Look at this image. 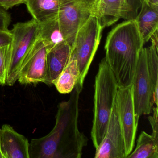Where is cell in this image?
Instances as JSON below:
<instances>
[{
  "label": "cell",
  "instance_id": "7a4b0ae2",
  "mask_svg": "<svg viewBox=\"0 0 158 158\" xmlns=\"http://www.w3.org/2000/svg\"><path fill=\"white\" fill-rule=\"evenodd\" d=\"M144 44L135 20L123 22L109 33L104 47L105 58L118 86L127 87L132 84Z\"/></svg>",
  "mask_w": 158,
  "mask_h": 158
},
{
  "label": "cell",
  "instance_id": "484cf974",
  "mask_svg": "<svg viewBox=\"0 0 158 158\" xmlns=\"http://www.w3.org/2000/svg\"><path fill=\"white\" fill-rule=\"evenodd\" d=\"M152 41V46H153L157 50H158V31H156L151 37Z\"/></svg>",
  "mask_w": 158,
  "mask_h": 158
},
{
  "label": "cell",
  "instance_id": "9c48e42d",
  "mask_svg": "<svg viewBox=\"0 0 158 158\" xmlns=\"http://www.w3.org/2000/svg\"><path fill=\"white\" fill-rule=\"evenodd\" d=\"M48 49L38 37L22 63L17 81L22 85L46 83Z\"/></svg>",
  "mask_w": 158,
  "mask_h": 158
},
{
  "label": "cell",
  "instance_id": "d6986e66",
  "mask_svg": "<svg viewBox=\"0 0 158 158\" xmlns=\"http://www.w3.org/2000/svg\"><path fill=\"white\" fill-rule=\"evenodd\" d=\"M148 72L152 85L153 103L158 107V50L153 46L145 48Z\"/></svg>",
  "mask_w": 158,
  "mask_h": 158
},
{
  "label": "cell",
  "instance_id": "2e32d148",
  "mask_svg": "<svg viewBox=\"0 0 158 158\" xmlns=\"http://www.w3.org/2000/svg\"><path fill=\"white\" fill-rule=\"evenodd\" d=\"M39 24V37L45 43L48 50L64 40L61 31L58 16Z\"/></svg>",
  "mask_w": 158,
  "mask_h": 158
},
{
  "label": "cell",
  "instance_id": "3957f363",
  "mask_svg": "<svg viewBox=\"0 0 158 158\" xmlns=\"http://www.w3.org/2000/svg\"><path fill=\"white\" fill-rule=\"evenodd\" d=\"M118 87L114 74L104 57L99 64L94 85L91 138L96 149L106 133Z\"/></svg>",
  "mask_w": 158,
  "mask_h": 158
},
{
  "label": "cell",
  "instance_id": "7c38bea8",
  "mask_svg": "<svg viewBox=\"0 0 158 158\" xmlns=\"http://www.w3.org/2000/svg\"><path fill=\"white\" fill-rule=\"evenodd\" d=\"M72 52V46L64 40L48 50L47 80L45 84L49 86L54 85L70 62Z\"/></svg>",
  "mask_w": 158,
  "mask_h": 158
},
{
  "label": "cell",
  "instance_id": "5b68a950",
  "mask_svg": "<svg viewBox=\"0 0 158 158\" xmlns=\"http://www.w3.org/2000/svg\"><path fill=\"white\" fill-rule=\"evenodd\" d=\"M12 34L6 85L13 86L18 80L23 61L39 37V24L32 19L13 25Z\"/></svg>",
  "mask_w": 158,
  "mask_h": 158
},
{
  "label": "cell",
  "instance_id": "44dd1931",
  "mask_svg": "<svg viewBox=\"0 0 158 158\" xmlns=\"http://www.w3.org/2000/svg\"><path fill=\"white\" fill-rule=\"evenodd\" d=\"M10 44L0 47V85H6Z\"/></svg>",
  "mask_w": 158,
  "mask_h": 158
},
{
  "label": "cell",
  "instance_id": "e0dca14e",
  "mask_svg": "<svg viewBox=\"0 0 158 158\" xmlns=\"http://www.w3.org/2000/svg\"><path fill=\"white\" fill-rule=\"evenodd\" d=\"M127 158H158V141L152 135L142 131L134 150Z\"/></svg>",
  "mask_w": 158,
  "mask_h": 158
},
{
  "label": "cell",
  "instance_id": "4fadbf2b",
  "mask_svg": "<svg viewBox=\"0 0 158 158\" xmlns=\"http://www.w3.org/2000/svg\"><path fill=\"white\" fill-rule=\"evenodd\" d=\"M135 20L144 43L148 42L158 31V5L151 4L144 0L140 11Z\"/></svg>",
  "mask_w": 158,
  "mask_h": 158
},
{
  "label": "cell",
  "instance_id": "ba28073f",
  "mask_svg": "<svg viewBox=\"0 0 158 158\" xmlns=\"http://www.w3.org/2000/svg\"><path fill=\"white\" fill-rule=\"evenodd\" d=\"M117 108L127 157L133 150L139 119L137 117L133 101V85L118 87Z\"/></svg>",
  "mask_w": 158,
  "mask_h": 158
},
{
  "label": "cell",
  "instance_id": "4316f807",
  "mask_svg": "<svg viewBox=\"0 0 158 158\" xmlns=\"http://www.w3.org/2000/svg\"><path fill=\"white\" fill-rule=\"evenodd\" d=\"M146 1L151 4L158 5V0H146Z\"/></svg>",
  "mask_w": 158,
  "mask_h": 158
},
{
  "label": "cell",
  "instance_id": "603a6c76",
  "mask_svg": "<svg viewBox=\"0 0 158 158\" xmlns=\"http://www.w3.org/2000/svg\"><path fill=\"white\" fill-rule=\"evenodd\" d=\"M11 21L10 15L6 10L0 8V30L9 31V27Z\"/></svg>",
  "mask_w": 158,
  "mask_h": 158
},
{
  "label": "cell",
  "instance_id": "7402d4cb",
  "mask_svg": "<svg viewBox=\"0 0 158 158\" xmlns=\"http://www.w3.org/2000/svg\"><path fill=\"white\" fill-rule=\"evenodd\" d=\"M153 114L149 116L148 121L152 128V135L156 140L158 141V107H153Z\"/></svg>",
  "mask_w": 158,
  "mask_h": 158
},
{
  "label": "cell",
  "instance_id": "ac0fdd59",
  "mask_svg": "<svg viewBox=\"0 0 158 158\" xmlns=\"http://www.w3.org/2000/svg\"><path fill=\"white\" fill-rule=\"evenodd\" d=\"M79 70L77 62L71 58L70 62L63 70L54 84L57 90L61 94H67L73 91L78 82Z\"/></svg>",
  "mask_w": 158,
  "mask_h": 158
},
{
  "label": "cell",
  "instance_id": "5bb4252c",
  "mask_svg": "<svg viewBox=\"0 0 158 158\" xmlns=\"http://www.w3.org/2000/svg\"><path fill=\"white\" fill-rule=\"evenodd\" d=\"M123 4V0H97L93 15L104 28L121 19Z\"/></svg>",
  "mask_w": 158,
  "mask_h": 158
},
{
  "label": "cell",
  "instance_id": "8fae6325",
  "mask_svg": "<svg viewBox=\"0 0 158 158\" xmlns=\"http://www.w3.org/2000/svg\"><path fill=\"white\" fill-rule=\"evenodd\" d=\"M0 144L4 158H30L28 139L10 125L0 128Z\"/></svg>",
  "mask_w": 158,
  "mask_h": 158
},
{
  "label": "cell",
  "instance_id": "277c9868",
  "mask_svg": "<svg viewBox=\"0 0 158 158\" xmlns=\"http://www.w3.org/2000/svg\"><path fill=\"white\" fill-rule=\"evenodd\" d=\"M103 27L96 15H91L78 29L72 45L71 58L77 62L79 78L77 85L83 87L100 42Z\"/></svg>",
  "mask_w": 158,
  "mask_h": 158
},
{
  "label": "cell",
  "instance_id": "9a60e30c",
  "mask_svg": "<svg viewBox=\"0 0 158 158\" xmlns=\"http://www.w3.org/2000/svg\"><path fill=\"white\" fill-rule=\"evenodd\" d=\"M60 0H25V4L33 19L38 23L58 16Z\"/></svg>",
  "mask_w": 158,
  "mask_h": 158
},
{
  "label": "cell",
  "instance_id": "d4e9b609",
  "mask_svg": "<svg viewBox=\"0 0 158 158\" xmlns=\"http://www.w3.org/2000/svg\"><path fill=\"white\" fill-rule=\"evenodd\" d=\"M12 39V37L10 31L0 30V47L10 44Z\"/></svg>",
  "mask_w": 158,
  "mask_h": 158
},
{
  "label": "cell",
  "instance_id": "83f0119b",
  "mask_svg": "<svg viewBox=\"0 0 158 158\" xmlns=\"http://www.w3.org/2000/svg\"><path fill=\"white\" fill-rule=\"evenodd\" d=\"M0 158H4L3 154H2V152L1 150V144H0Z\"/></svg>",
  "mask_w": 158,
  "mask_h": 158
},
{
  "label": "cell",
  "instance_id": "30bf717a",
  "mask_svg": "<svg viewBox=\"0 0 158 158\" xmlns=\"http://www.w3.org/2000/svg\"><path fill=\"white\" fill-rule=\"evenodd\" d=\"M96 150V158H127L118 114L116 96L106 133L101 143Z\"/></svg>",
  "mask_w": 158,
  "mask_h": 158
},
{
  "label": "cell",
  "instance_id": "ffe728a7",
  "mask_svg": "<svg viewBox=\"0 0 158 158\" xmlns=\"http://www.w3.org/2000/svg\"><path fill=\"white\" fill-rule=\"evenodd\" d=\"M144 0H123L121 18L126 21L135 20L138 15Z\"/></svg>",
  "mask_w": 158,
  "mask_h": 158
},
{
  "label": "cell",
  "instance_id": "52a82bcc",
  "mask_svg": "<svg viewBox=\"0 0 158 158\" xmlns=\"http://www.w3.org/2000/svg\"><path fill=\"white\" fill-rule=\"evenodd\" d=\"M134 108L137 117L151 113L153 103L152 85L148 72L145 48L140 51L133 78Z\"/></svg>",
  "mask_w": 158,
  "mask_h": 158
},
{
  "label": "cell",
  "instance_id": "6da1fadb",
  "mask_svg": "<svg viewBox=\"0 0 158 158\" xmlns=\"http://www.w3.org/2000/svg\"><path fill=\"white\" fill-rule=\"evenodd\" d=\"M83 89L76 85L69 99L59 103L54 127L47 135L31 140L29 158H81L88 141L78 127L79 98Z\"/></svg>",
  "mask_w": 158,
  "mask_h": 158
},
{
  "label": "cell",
  "instance_id": "8992f818",
  "mask_svg": "<svg viewBox=\"0 0 158 158\" xmlns=\"http://www.w3.org/2000/svg\"><path fill=\"white\" fill-rule=\"evenodd\" d=\"M97 0H60L58 20L64 40L73 45L78 29L93 15Z\"/></svg>",
  "mask_w": 158,
  "mask_h": 158
},
{
  "label": "cell",
  "instance_id": "cb8c5ba5",
  "mask_svg": "<svg viewBox=\"0 0 158 158\" xmlns=\"http://www.w3.org/2000/svg\"><path fill=\"white\" fill-rule=\"evenodd\" d=\"M25 0H0V8L7 10L14 6L23 4Z\"/></svg>",
  "mask_w": 158,
  "mask_h": 158
}]
</instances>
